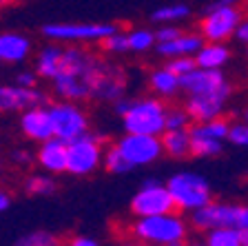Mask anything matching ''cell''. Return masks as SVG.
<instances>
[{"label":"cell","mask_w":248,"mask_h":246,"mask_svg":"<svg viewBox=\"0 0 248 246\" xmlns=\"http://www.w3.org/2000/svg\"><path fill=\"white\" fill-rule=\"evenodd\" d=\"M226 93H206V96H186V102L182 107L186 109L191 124L197 122H206V120L219 118L224 115V109L228 102Z\"/></svg>","instance_id":"cell-14"},{"label":"cell","mask_w":248,"mask_h":246,"mask_svg":"<svg viewBox=\"0 0 248 246\" xmlns=\"http://www.w3.org/2000/svg\"><path fill=\"white\" fill-rule=\"evenodd\" d=\"M33 162H38L45 173L60 175L67 173V142L58 138H49L45 142H38V149L33 153Z\"/></svg>","instance_id":"cell-17"},{"label":"cell","mask_w":248,"mask_h":246,"mask_svg":"<svg viewBox=\"0 0 248 246\" xmlns=\"http://www.w3.org/2000/svg\"><path fill=\"white\" fill-rule=\"evenodd\" d=\"M16 84H20V87H38V82H40V78H38V73L33 71V69H22L20 73H16L14 78Z\"/></svg>","instance_id":"cell-34"},{"label":"cell","mask_w":248,"mask_h":246,"mask_svg":"<svg viewBox=\"0 0 248 246\" xmlns=\"http://www.w3.org/2000/svg\"><path fill=\"white\" fill-rule=\"evenodd\" d=\"M9 160L14 164H18V166H29V164L33 162V153H31L29 149H14Z\"/></svg>","instance_id":"cell-36"},{"label":"cell","mask_w":248,"mask_h":246,"mask_svg":"<svg viewBox=\"0 0 248 246\" xmlns=\"http://www.w3.org/2000/svg\"><path fill=\"white\" fill-rule=\"evenodd\" d=\"M118 115L122 118L124 133H146V135H162L166 118V104L157 96H144L126 100L120 98L113 102Z\"/></svg>","instance_id":"cell-2"},{"label":"cell","mask_w":248,"mask_h":246,"mask_svg":"<svg viewBox=\"0 0 248 246\" xmlns=\"http://www.w3.org/2000/svg\"><path fill=\"white\" fill-rule=\"evenodd\" d=\"M46 111L51 118L53 138L62 140V142H71L73 138L89 131V115L80 102L58 100V102L46 104Z\"/></svg>","instance_id":"cell-8"},{"label":"cell","mask_w":248,"mask_h":246,"mask_svg":"<svg viewBox=\"0 0 248 246\" xmlns=\"http://www.w3.org/2000/svg\"><path fill=\"white\" fill-rule=\"evenodd\" d=\"M9 206H11V195L7 193V191L0 189V213H5Z\"/></svg>","instance_id":"cell-39"},{"label":"cell","mask_w":248,"mask_h":246,"mask_svg":"<svg viewBox=\"0 0 248 246\" xmlns=\"http://www.w3.org/2000/svg\"><path fill=\"white\" fill-rule=\"evenodd\" d=\"M131 235L146 246H184L188 226L177 211L162 213V215L135 217L131 224Z\"/></svg>","instance_id":"cell-3"},{"label":"cell","mask_w":248,"mask_h":246,"mask_svg":"<svg viewBox=\"0 0 248 246\" xmlns=\"http://www.w3.org/2000/svg\"><path fill=\"white\" fill-rule=\"evenodd\" d=\"M244 0H215V5H242Z\"/></svg>","instance_id":"cell-40"},{"label":"cell","mask_w":248,"mask_h":246,"mask_svg":"<svg viewBox=\"0 0 248 246\" xmlns=\"http://www.w3.org/2000/svg\"><path fill=\"white\" fill-rule=\"evenodd\" d=\"M180 89L186 96H206V93H226L231 96V82L222 69L193 67L188 73L180 76Z\"/></svg>","instance_id":"cell-11"},{"label":"cell","mask_w":248,"mask_h":246,"mask_svg":"<svg viewBox=\"0 0 248 246\" xmlns=\"http://www.w3.org/2000/svg\"><path fill=\"white\" fill-rule=\"evenodd\" d=\"M126 40H129L131 53H146L155 49V33L151 29H131L126 31Z\"/></svg>","instance_id":"cell-27"},{"label":"cell","mask_w":248,"mask_h":246,"mask_svg":"<svg viewBox=\"0 0 248 246\" xmlns=\"http://www.w3.org/2000/svg\"><path fill=\"white\" fill-rule=\"evenodd\" d=\"M62 60L58 73L51 78V89L58 100L84 102L91 100L93 87L102 69L104 56L89 51L82 45H62Z\"/></svg>","instance_id":"cell-1"},{"label":"cell","mask_w":248,"mask_h":246,"mask_svg":"<svg viewBox=\"0 0 248 246\" xmlns=\"http://www.w3.org/2000/svg\"><path fill=\"white\" fill-rule=\"evenodd\" d=\"M104 53H111V56H122V53H129V40H126V31L115 29L111 36H107L100 42Z\"/></svg>","instance_id":"cell-30"},{"label":"cell","mask_w":248,"mask_h":246,"mask_svg":"<svg viewBox=\"0 0 248 246\" xmlns=\"http://www.w3.org/2000/svg\"><path fill=\"white\" fill-rule=\"evenodd\" d=\"M162 153L173 160H184L191 155V135L188 129H166L160 135Z\"/></svg>","instance_id":"cell-20"},{"label":"cell","mask_w":248,"mask_h":246,"mask_svg":"<svg viewBox=\"0 0 248 246\" xmlns=\"http://www.w3.org/2000/svg\"><path fill=\"white\" fill-rule=\"evenodd\" d=\"M104 144L107 142L102 135L91 133V131L67 142V173L76 175V178H84V175H91L93 171H98L102 166Z\"/></svg>","instance_id":"cell-6"},{"label":"cell","mask_w":248,"mask_h":246,"mask_svg":"<svg viewBox=\"0 0 248 246\" xmlns=\"http://www.w3.org/2000/svg\"><path fill=\"white\" fill-rule=\"evenodd\" d=\"M0 171H2V160H0Z\"/></svg>","instance_id":"cell-47"},{"label":"cell","mask_w":248,"mask_h":246,"mask_svg":"<svg viewBox=\"0 0 248 246\" xmlns=\"http://www.w3.org/2000/svg\"><path fill=\"white\" fill-rule=\"evenodd\" d=\"M118 151L124 155V160L131 164V169H142L155 164L162 158V142L160 135L146 133H124L115 142Z\"/></svg>","instance_id":"cell-10"},{"label":"cell","mask_w":248,"mask_h":246,"mask_svg":"<svg viewBox=\"0 0 248 246\" xmlns=\"http://www.w3.org/2000/svg\"><path fill=\"white\" fill-rule=\"evenodd\" d=\"M180 31L182 29L177 25H160L157 31H153V33H155V40L157 42H166V40H170V38H175Z\"/></svg>","instance_id":"cell-35"},{"label":"cell","mask_w":248,"mask_h":246,"mask_svg":"<svg viewBox=\"0 0 248 246\" xmlns=\"http://www.w3.org/2000/svg\"><path fill=\"white\" fill-rule=\"evenodd\" d=\"M244 47H246V58H248V45H244Z\"/></svg>","instance_id":"cell-46"},{"label":"cell","mask_w":248,"mask_h":246,"mask_svg":"<svg viewBox=\"0 0 248 246\" xmlns=\"http://www.w3.org/2000/svg\"><path fill=\"white\" fill-rule=\"evenodd\" d=\"M120 246H146V244H142V242H124V244H120Z\"/></svg>","instance_id":"cell-42"},{"label":"cell","mask_w":248,"mask_h":246,"mask_svg":"<svg viewBox=\"0 0 248 246\" xmlns=\"http://www.w3.org/2000/svg\"><path fill=\"white\" fill-rule=\"evenodd\" d=\"M188 127H191V118H188L184 107H166L164 131L166 129H188Z\"/></svg>","instance_id":"cell-31"},{"label":"cell","mask_w":248,"mask_h":246,"mask_svg":"<svg viewBox=\"0 0 248 246\" xmlns=\"http://www.w3.org/2000/svg\"><path fill=\"white\" fill-rule=\"evenodd\" d=\"M62 49L64 47L58 45V42H49L36 53V60H33V71L38 73L40 80H51L53 76L60 69V60H62Z\"/></svg>","instance_id":"cell-21"},{"label":"cell","mask_w":248,"mask_h":246,"mask_svg":"<svg viewBox=\"0 0 248 246\" xmlns=\"http://www.w3.org/2000/svg\"><path fill=\"white\" fill-rule=\"evenodd\" d=\"M244 120L248 122V107H246V111H244Z\"/></svg>","instance_id":"cell-45"},{"label":"cell","mask_w":248,"mask_h":246,"mask_svg":"<svg viewBox=\"0 0 248 246\" xmlns=\"http://www.w3.org/2000/svg\"><path fill=\"white\" fill-rule=\"evenodd\" d=\"M164 67H166V69H170V71L175 73V76H184V73H188L193 67H195V60H193V56L169 58Z\"/></svg>","instance_id":"cell-33"},{"label":"cell","mask_w":248,"mask_h":246,"mask_svg":"<svg viewBox=\"0 0 248 246\" xmlns=\"http://www.w3.org/2000/svg\"><path fill=\"white\" fill-rule=\"evenodd\" d=\"M102 166L108 171V173L113 175H122V173H129L131 164L124 160V155L118 151V147L115 144H111V147H104V155H102Z\"/></svg>","instance_id":"cell-28"},{"label":"cell","mask_w":248,"mask_h":246,"mask_svg":"<svg viewBox=\"0 0 248 246\" xmlns=\"http://www.w3.org/2000/svg\"><path fill=\"white\" fill-rule=\"evenodd\" d=\"M58 191V182L56 175L51 173H31L29 178L25 180V193L33 195V197H49Z\"/></svg>","instance_id":"cell-23"},{"label":"cell","mask_w":248,"mask_h":246,"mask_svg":"<svg viewBox=\"0 0 248 246\" xmlns=\"http://www.w3.org/2000/svg\"><path fill=\"white\" fill-rule=\"evenodd\" d=\"M204 246H242V231L235 226L204 231Z\"/></svg>","instance_id":"cell-26"},{"label":"cell","mask_w":248,"mask_h":246,"mask_svg":"<svg viewBox=\"0 0 248 246\" xmlns=\"http://www.w3.org/2000/svg\"><path fill=\"white\" fill-rule=\"evenodd\" d=\"M184 246H204V242H191V244H184Z\"/></svg>","instance_id":"cell-44"},{"label":"cell","mask_w":248,"mask_h":246,"mask_svg":"<svg viewBox=\"0 0 248 246\" xmlns=\"http://www.w3.org/2000/svg\"><path fill=\"white\" fill-rule=\"evenodd\" d=\"M14 246H62V240L51 231H29L18 237Z\"/></svg>","instance_id":"cell-29"},{"label":"cell","mask_w":248,"mask_h":246,"mask_svg":"<svg viewBox=\"0 0 248 246\" xmlns=\"http://www.w3.org/2000/svg\"><path fill=\"white\" fill-rule=\"evenodd\" d=\"M115 29H120V27L111 25V22H49L40 31L49 42L87 47V45H100Z\"/></svg>","instance_id":"cell-5"},{"label":"cell","mask_w":248,"mask_h":246,"mask_svg":"<svg viewBox=\"0 0 248 246\" xmlns=\"http://www.w3.org/2000/svg\"><path fill=\"white\" fill-rule=\"evenodd\" d=\"M49 98L38 87H20L16 82H0V113H20L25 109L46 104Z\"/></svg>","instance_id":"cell-12"},{"label":"cell","mask_w":248,"mask_h":246,"mask_svg":"<svg viewBox=\"0 0 248 246\" xmlns=\"http://www.w3.org/2000/svg\"><path fill=\"white\" fill-rule=\"evenodd\" d=\"M18 0H0V9H5V7H9V5H16Z\"/></svg>","instance_id":"cell-41"},{"label":"cell","mask_w":248,"mask_h":246,"mask_svg":"<svg viewBox=\"0 0 248 246\" xmlns=\"http://www.w3.org/2000/svg\"><path fill=\"white\" fill-rule=\"evenodd\" d=\"M226 142L235 144V147H248V122L242 120V122H231L228 124V135Z\"/></svg>","instance_id":"cell-32"},{"label":"cell","mask_w":248,"mask_h":246,"mask_svg":"<svg viewBox=\"0 0 248 246\" xmlns=\"http://www.w3.org/2000/svg\"><path fill=\"white\" fill-rule=\"evenodd\" d=\"M204 38L197 31H180L175 38H170L166 42H155V51L164 60L169 58H180V56H195V51L202 47Z\"/></svg>","instance_id":"cell-18"},{"label":"cell","mask_w":248,"mask_h":246,"mask_svg":"<svg viewBox=\"0 0 248 246\" xmlns=\"http://www.w3.org/2000/svg\"><path fill=\"white\" fill-rule=\"evenodd\" d=\"M149 87H151V91H153V96L164 98V100L166 98H175L177 93L182 91L180 89V76H175V73L170 71V69H166V67L155 69V71L151 73Z\"/></svg>","instance_id":"cell-22"},{"label":"cell","mask_w":248,"mask_h":246,"mask_svg":"<svg viewBox=\"0 0 248 246\" xmlns=\"http://www.w3.org/2000/svg\"><path fill=\"white\" fill-rule=\"evenodd\" d=\"M33 53V40L20 31H0V65H22Z\"/></svg>","instance_id":"cell-16"},{"label":"cell","mask_w":248,"mask_h":246,"mask_svg":"<svg viewBox=\"0 0 248 246\" xmlns=\"http://www.w3.org/2000/svg\"><path fill=\"white\" fill-rule=\"evenodd\" d=\"M195 67L202 69H224L231 60V49L226 42H202V47L193 56Z\"/></svg>","instance_id":"cell-19"},{"label":"cell","mask_w":248,"mask_h":246,"mask_svg":"<svg viewBox=\"0 0 248 246\" xmlns=\"http://www.w3.org/2000/svg\"><path fill=\"white\" fill-rule=\"evenodd\" d=\"M62 246H100V242L93 240V237H87V235H73Z\"/></svg>","instance_id":"cell-37"},{"label":"cell","mask_w":248,"mask_h":246,"mask_svg":"<svg viewBox=\"0 0 248 246\" xmlns=\"http://www.w3.org/2000/svg\"><path fill=\"white\" fill-rule=\"evenodd\" d=\"M242 5H213L200 20V33L206 42H228L244 20Z\"/></svg>","instance_id":"cell-7"},{"label":"cell","mask_w":248,"mask_h":246,"mask_svg":"<svg viewBox=\"0 0 248 246\" xmlns=\"http://www.w3.org/2000/svg\"><path fill=\"white\" fill-rule=\"evenodd\" d=\"M191 16V9L184 2H169V5H162L151 14V20L155 25H175L180 20H186Z\"/></svg>","instance_id":"cell-24"},{"label":"cell","mask_w":248,"mask_h":246,"mask_svg":"<svg viewBox=\"0 0 248 246\" xmlns=\"http://www.w3.org/2000/svg\"><path fill=\"white\" fill-rule=\"evenodd\" d=\"M188 135H191V155L193 158H215V155L222 153V149H224L222 140L206 138V135L195 133L191 129H188Z\"/></svg>","instance_id":"cell-25"},{"label":"cell","mask_w":248,"mask_h":246,"mask_svg":"<svg viewBox=\"0 0 248 246\" xmlns=\"http://www.w3.org/2000/svg\"><path fill=\"white\" fill-rule=\"evenodd\" d=\"M242 246H248V231H242Z\"/></svg>","instance_id":"cell-43"},{"label":"cell","mask_w":248,"mask_h":246,"mask_svg":"<svg viewBox=\"0 0 248 246\" xmlns=\"http://www.w3.org/2000/svg\"><path fill=\"white\" fill-rule=\"evenodd\" d=\"M46 104L31 107L18 113V127H20L22 135L31 142H45V140L53 138L51 118H49V111H46Z\"/></svg>","instance_id":"cell-15"},{"label":"cell","mask_w":248,"mask_h":246,"mask_svg":"<svg viewBox=\"0 0 248 246\" xmlns=\"http://www.w3.org/2000/svg\"><path fill=\"white\" fill-rule=\"evenodd\" d=\"M237 211H239V204L211 200L208 204L202 206V209L193 211L191 224L202 233L211 231V229H222V226H235L237 224Z\"/></svg>","instance_id":"cell-13"},{"label":"cell","mask_w":248,"mask_h":246,"mask_svg":"<svg viewBox=\"0 0 248 246\" xmlns=\"http://www.w3.org/2000/svg\"><path fill=\"white\" fill-rule=\"evenodd\" d=\"M166 189H169L175 211H182V213H193V211L202 209L204 204H208L213 200L208 180L204 175L195 173V171L173 173L166 182Z\"/></svg>","instance_id":"cell-4"},{"label":"cell","mask_w":248,"mask_h":246,"mask_svg":"<svg viewBox=\"0 0 248 246\" xmlns=\"http://www.w3.org/2000/svg\"><path fill=\"white\" fill-rule=\"evenodd\" d=\"M232 38H237V42H242V45H248V16H244V20L239 22V27Z\"/></svg>","instance_id":"cell-38"},{"label":"cell","mask_w":248,"mask_h":246,"mask_svg":"<svg viewBox=\"0 0 248 246\" xmlns=\"http://www.w3.org/2000/svg\"><path fill=\"white\" fill-rule=\"evenodd\" d=\"M129 209L135 217H149L170 213V211H175V206H173L166 184H162L160 180L155 178H149L144 180V184L140 186L138 193L131 197Z\"/></svg>","instance_id":"cell-9"}]
</instances>
